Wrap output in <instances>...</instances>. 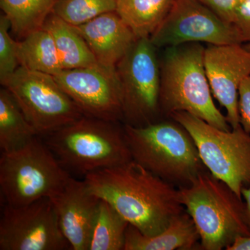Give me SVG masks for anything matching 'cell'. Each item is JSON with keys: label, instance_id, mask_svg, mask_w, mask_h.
I'll use <instances>...</instances> for the list:
<instances>
[{"label": "cell", "instance_id": "obj_13", "mask_svg": "<svg viewBox=\"0 0 250 250\" xmlns=\"http://www.w3.org/2000/svg\"><path fill=\"white\" fill-rule=\"evenodd\" d=\"M204 60L212 94L226 109L228 123L235 129L241 125L238 93L243 81L250 76V52L243 44L208 45Z\"/></svg>", "mask_w": 250, "mask_h": 250}, {"label": "cell", "instance_id": "obj_22", "mask_svg": "<svg viewBox=\"0 0 250 250\" xmlns=\"http://www.w3.org/2000/svg\"><path fill=\"white\" fill-rule=\"evenodd\" d=\"M129 223L108 202L100 200L89 250H124Z\"/></svg>", "mask_w": 250, "mask_h": 250}, {"label": "cell", "instance_id": "obj_29", "mask_svg": "<svg viewBox=\"0 0 250 250\" xmlns=\"http://www.w3.org/2000/svg\"><path fill=\"white\" fill-rule=\"evenodd\" d=\"M242 197L245 199L247 222L250 229V186L242 189Z\"/></svg>", "mask_w": 250, "mask_h": 250}, {"label": "cell", "instance_id": "obj_24", "mask_svg": "<svg viewBox=\"0 0 250 250\" xmlns=\"http://www.w3.org/2000/svg\"><path fill=\"white\" fill-rule=\"evenodd\" d=\"M9 20L4 15L0 18V82L4 85L20 67L18 42L9 33Z\"/></svg>", "mask_w": 250, "mask_h": 250}, {"label": "cell", "instance_id": "obj_23", "mask_svg": "<svg viewBox=\"0 0 250 250\" xmlns=\"http://www.w3.org/2000/svg\"><path fill=\"white\" fill-rule=\"evenodd\" d=\"M116 9L117 0H59L53 14L77 27Z\"/></svg>", "mask_w": 250, "mask_h": 250}, {"label": "cell", "instance_id": "obj_21", "mask_svg": "<svg viewBox=\"0 0 250 250\" xmlns=\"http://www.w3.org/2000/svg\"><path fill=\"white\" fill-rule=\"evenodd\" d=\"M59 0H0L4 15L18 37L24 39L43 27Z\"/></svg>", "mask_w": 250, "mask_h": 250}, {"label": "cell", "instance_id": "obj_14", "mask_svg": "<svg viewBox=\"0 0 250 250\" xmlns=\"http://www.w3.org/2000/svg\"><path fill=\"white\" fill-rule=\"evenodd\" d=\"M59 225L72 250H89L94 222L101 199L84 180L71 177L58 193L49 197Z\"/></svg>", "mask_w": 250, "mask_h": 250}, {"label": "cell", "instance_id": "obj_19", "mask_svg": "<svg viewBox=\"0 0 250 250\" xmlns=\"http://www.w3.org/2000/svg\"><path fill=\"white\" fill-rule=\"evenodd\" d=\"M22 39L18 41L20 66L52 76L63 70L53 38L47 29L41 28Z\"/></svg>", "mask_w": 250, "mask_h": 250}, {"label": "cell", "instance_id": "obj_17", "mask_svg": "<svg viewBox=\"0 0 250 250\" xmlns=\"http://www.w3.org/2000/svg\"><path fill=\"white\" fill-rule=\"evenodd\" d=\"M43 28L53 38L63 70L100 65L75 26L52 13Z\"/></svg>", "mask_w": 250, "mask_h": 250}, {"label": "cell", "instance_id": "obj_8", "mask_svg": "<svg viewBox=\"0 0 250 250\" xmlns=\"http://www.w3.org/2000/svg\"><path fill=\"white\" fill-rule=\"evenodd\" d=\"M149 38L137 39L116 65L125 124L141 126L161 113V66Z\"/></svg>", "mask_w": 250, "mask_h": 250}, {"label": "cell", "instance_id": "obj_18", "mask_svg": "<svg viewBox=\"0 0 250 250\" xmlns=\"http://www.w3.org/2000/svg\"><path fill=\"white\" fill-rule=\"evenodd\" d=\"M174 0H117L116 12L137 39L149 38L170 12Z\"/></svg>", "mask_w": 250, "mask_h": 250}, {"label": "cell", "instance_id": "obj_20", "mask_svg": "<svg viewBox=\"0 0 250 250\" xmlns=\"http://www.w3.org/2000/svg\"><path fill=\"white\" fill-rule=\"evenodd\" d=\"M38 136L16 99L7 88L0 90V149L16 150Z\"/></svg>", "mask_w": 250, "mask_h": 250}, {"label": "cell", "instance_id": "obj_15", "mask_svg": "<svg viewBox=\"0 0 250 250\" xmlns=\"http://www.w3.org/2000/svg\"><path fill=\"white\" fill-rule=\"evenodd\" d=\"M75 28L98 63L108 69L116 68L117 64L137 40L116 11L100 15Z\"/></svg>", "mask_w": 250, "mask_h": 250}, {"label": "cell", "instance_id": "obj_28", "mask_svg": "<svg viewBox=\"0 0 250 250\" xmlns=\"http://www.w3.org/2000/svg\"><path fill=\"white\" fill-rule=\"evenodd\" d=\"M227 250H250V236L236 237L233 243L226 248Z\"/></svg>", "mask_w": 250, "mask_h": 250}, {"label": "cell", "instance_id": "obj_12", "mask_svg": "<svg viewBox=\"0 0 250 250\" xmlns=\"http://www.w3.org/2000/svg\"><path fill=\"white\" fill-rule=\"evenodd\" d=\"M54 77L85 116L116 123L123 119L116 68L79 67L62 70Z\"/></svg>", "mask_w": 250, "mask_h": 250}, {"label": "cell", "instance_id": "obj_4", "mask_svg": "<svg viewBox=\"0 0 250 250\" xmlns=\"http://www.w3.org/2000/svg\"><path fill=\"white\" fill-rule=\"evenodd\" d=\"M172 120L125 124V136L133 160L166 182L186 187L207 168L188 131Z\"/></svg>", "mask_w": 250, "mask_h": 250}, {"label": "cell", "instance_id": "obj_16", "mask_svg": "<svg viewBox=\"0 0 250 250\" xmlns=\"http://www.w3.org/2000/svg\"><path fill=\"white\" fill-rule=\"evenodd\" d=\"M200 246V237L190 215L184 210L171 219L163 231L146 236L129 225L124 250H190Z\"/></svg>", "mask_w": 250, "mask_h": 250}, {"label": "cell", "instance_id": "obj_27", "mask_svg": "<svg viewBox=\"0 0 250 250\" xmlns=\"http://www.w3.org/2000/svg\"><path fill=\"white\" fill-rule=\"evenodd\" d=\"M211 10L225 22L232 23L233 13L238 0H197Z\"/></svg>", "mask_w": 250, "mask_h": 250}, {"label": "cell", "instance_id": "obj_10", "mask_svg": "<svg viewBox=\"0 0 250 250\" xmlns=\"http://www.w3.org/2000/svg\"><path fill=\"white\" fill-rule=\"evenodd\" d=\"M64 250L71 247L49 197L18 207L5 204L0 218V250Z\"/></svg>", "mask_w": 250, "mask_h": 250}, {"label": "cell", "instance_id": "obj_2", "mask_svg": "<svg viewBox=\"0 0 250 250\" xmlns=\"http://www.w3.org/2000/svg\"><path fill=\"white\" fill-rule=\"evenodd\" d=\"M160 62L161 113L184 111L219 129L231 127L215 106L205 67V47L200 42L166 47Z\"/></svg>", "mask_w": 250, "mask_h": 250}, {"label": "cell", "instance_id": "obj_30", "mask_svg": "<svg viewBox=\"0 0 250 250\" xmlns=\"http://www.w3.org/2000/svg\"><path fill=\"white\" fill-rule=\"evenodd\" d=\"M243 45L250 52V42L249 43L243 44Z\"/></svg>", "mask_w": 250, "mask_h": 250}, {"label": "cell", "instance_id": "obj_5", "mask_svg": "<svg viewBox=\"0 0 250 250\" xmlns=\"http://www.w3.org/2000/svg\"><path fill=\"white\" fill-rule=\"evenodd\" d=\"M181 203L191 217L206 250L226 249L238 236H250L246 204L208 172L179 188Z\"/></svg>", "mask_w": 250, "mask_h": 250}, {"label": "cell", "instance_id": "obj_26", "mask_svg": "<svg viewBox=\"0 0 250 250\" xmlns=\"http://www.w3.org/2000/svg\"><path fill=\"white\" fill-rule=\"evenodd\" d=\"M240 124L250 134V76L242 82L238 93Z\"/></svg>", "mask_w": 250, "mask_h": 250}, {"label": "cell", "instance_id": "obj_9", "mask_svg": "<svg viewBox=\"0 0 250 250\" xmlns=\"http://www.w3.org/2000/svg\"><path fill=\"white\" fill-rule=\"evenodd\" d=\"M38 136L44 137L84 116L52 75L20 66L4 85Z\"/></svg>", "mask_w": 250, "mask_h": 250}, {"label": "cell", "instance_id": "obj_11", "mask_svg": "<svg viewBox=\"0 0 250 250\" xmlns=\"http://www.w3.org/2000/svg\"><path fill=\"white\" fill-rule=\"evenodd\" d=\"M149 39L157 48L192 42L243 44L232 24L197 0H174L170 12Z\"/></svg>", "mask_w": 250, "mask_h": 250}, {"label": "cell", "instance_id": "obj_25", "mask_svg": "<svg viewBox=\"0 0 250 250\" xmlns=\"http://www.w3.org/2000/svg\"><path fill=\"white\" fill-rule=\"evenodd\" d=\"M239 34L243 44L250 42V0H238L232 23Z\"/></svg>", "mask_w": 250, "mask_h": 250}, {"label": "cell", "instance_id": "obj_3", "mask_svg": "<svg viewBox=\"0 0 250 250\" xmlns=\"http://www.w3.org/2000/svg\"><path fill=\"white\" fill-rule=\"evenodd\" d=\"M43 138L70 174L84 177L133 160L124 126L120 127L116 122L84 116Z\"/></svg>", "mask_w": 250, "mask_h": 250}, {"label": "cell", "instance_id": "obj_6", "mask_svg": "<svg viewBox=\"0 0 250 250\" xmlns=\"http://www.w3.org/2000/svg\"><path fill=\"white\" fill-rule=\"evenodd\" d=\"M71 177L40 136L1 153L0 191L6 205L18 207L54 196Z\"/></svg>", "mask_w": 250, "mask_h": 250}, {"label": "cell", "instance_id": "obj_1", "mask_svg": "<svg viewBox=\"0 0 250 250\" xmlns=\"http://www.w3.org/2000/svg\"><path fill=\"white\" fill-rule=\"evenodd\" d=\"M83 180L94 194L146 236L163 231L185 210L179 188L134 160L91 172Z\"/></svg>", "mask_w": 250, "mask_h": 250}, {"label": "cell", "instance_id": "obj_7", "mask_svg": "<svg viewBox=\"0 0 250 250\" xmlns=\"http://www.w3.org/2000/svg\"><path fill=\"white\" fill-rule=\"evenodd\" d=\"M171 119L188 131L206 168L241 198L242 189L250 186V134L241 125L229 131L219 129L184 111Z\"/></svg>", "mask_w": 250, "mask_h": 250}]
</instances>
